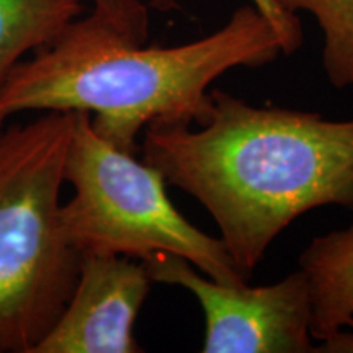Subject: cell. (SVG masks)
Segmentation results:
<instances>
[{
  "mask_svg": "<svg viewBox=\"0 0 353 353\" xmlns=\"http://www.w3.org/2000/svg\"><path fill=\"white\" fill-rule=\"evenodd\" d=\"M280 54H286L283 38L252 3L218 32L170 48L128 41L92 12L10 70L0 85V130L21 112H87L100 138L136 154L149 123L198 125L216 79Z\"/></svg>",
  "mask_w": 353,
  "mask_h": 353,
  "instance_id": "7a4b0ae2",
  "label": "cell"
},
{
  "mask_svg": "<svg viewBox=\"0 0 353 353\" xmlns=\"http://www.w3.org/2000/svg\"><path fill=\"white\" fill-rule=\"evenodd\" d=\"M152 283L182 286L205 312L203 353H311V296L301 270L273 285H224L187 259L156 254L143 260Z\"/></svg>",
  "mask_w": 353,
  "mask_h": 353,
  "instance_id": "5b68a950",
  "label": "cell"
},
{
  "mask_svg": "<svg viewBox=\"0 0 353 353\" xmlns=\"http://www.w3.org/2000/svg\"><path fill=\"white\" fill-rule=\"evenodd\" d=\"M152 280L123 255L83 254L68 306L32 353H139L134 324Z\"/></svg>",
  "mask_w": 353,
  "mask_h": 353,
  "instance_id": "8992f818",
  "label": "cell"
},
{
  "mask_svg": "<svg viewBox=\"0 0 353 353\" xmlns=\"http://www.w3.org/2000/svg\"><path fill=\"white\" fill-rule=\"evenodd\" d=\"M208 95L198 131L149 123L143 161L208 210L234 263L250 278L299 216L327 205L353 211V120L254 107L219 88Z\"/></svg>",
  "mask_w": 353,
  "mask_h": 353,
  "instance_id": "6da1fadb",
  "label": "cell"
},
{
  "mask_svg": "<svg viewBox=\"0 0 353 353\" xmlns=\"http://www.w3.org/2000/svg\"><path fill=\"white\" fill-rule=\"evenodd\" d=\"M281 10L307 12L324 33L322 64L335 88L353 85V0H275Z\"/></svg>",
  "mask_w": 353,
  "mask_h": 353,
  "instance_id": "9c48e42d",
  "label": "cell"
},
{
  "mask_svg": "<svg viewBox=\"0 0 353 353\" xmlns=\"http://www.w3.org/2000/svg\"><path fill=\"white\" fill-rule=\"evenodd\" d=\"M250 2H252V6L257 7L259 10L276 26V30L280 32L281 38H283L285 41L286 54H291V52H294L299 46H301L303 30L301 23H299L298 20V15L281 10V8L276 6L275 0H250ZM149 6L162 12H169L172 8H179L175 0H151Z\"/></svg>",
  "mask_w": 353,
  "mask_h": 353,
  "instance_id": "8fae6325",
  "label": "cell"
},
{
  "mask_svg": "<svg viewBox=\"0 0 353 353\" xmlns=\"http://www.w3.org/2000/svg\"><path fill=\"white\" fill-rule=\"evenodd\" d=\"M82 12V0H0V85L26 52L50 46Z\"/></svg>",
  "mask_w": 353,
  "mask_h": 353,
  "instance_id": "ba28073f",
  "label": "cell"
},
{
  "mask_svg": "<svg viewBox=\"0 0 353 353\" xmlns=\"http://www.w3.org/2000/svg\"><path fill=\"white\" fill-rule=\"evenodd\" d=\"M74 112L0 130V353H32L76 288L81 254L59 229Z\"/></svg>",
  "mask_w": 353,
  "mask_h": 353,
  "instance_id": "3957f363",
  "label": "cell"
},
{
  "mask_svg": "<svg viewBox=\"0 0 353 353\" xmlns=\"http://www.w3.org/2000/svg\"><path fill=\"white\" fill-rule=\"evenodd\" d=\"M94 12L118 30L128 41L145 44L149 37V10L141 0H94Z\"/></svg>",
  "mask_w": 353,
  "mask_h": 353,
  "instance_id": "30bf717a",
  "label": "cell"
},
{
  "mask_svg": "<svg viewBox=\"0 0 353 353\" xmlns=\"http://www.w3.org/2000/svg\"><path fill=\"white\" fill-rule=\"evenodd\" d=\"M353 353V329L347 332L345 329L339 330L334 335L321 342L319 347H316L314 353Z\"/></svg>",
  "mask_w": 353,
  "mask_h": 353,
  "instance_id": "7c38bea8",
  "label": "cell"
},
{
  "mask_svg": "<svg viewBox=\"0 0 353 353\" xmlns=\"http://www.w3.org/2000/svg\"><path fill=\"white\" fill-rule=\"evenodd\" d=\"M311 296V337L353 329V224L314 237L299 257Z\"/></svg>",
  "mask_w": 353,
  "mask_h": 353,
  "instance_id": "52a82bcc",
  "label": "cell"
},
{
  "mask_svg": "<svg viewBox=\"0 0 353 353\" xmlns=\"http://www.w3.org/2000/svg\"><path fill=\"white\" fill-rule=\"evenodd\" d=\"M64 179L74 196L61 203V236L81 255L143 262L174 254L219 283L237 286L249 280L219 237L200 231L176 211L161 172L100 138L87 112H74Z\"/></svg>",
  "mask_w": 353,
  "mask_h": 353,
  "instance_id": "277c9868",
  "label": "cell"
}]
</instances>
